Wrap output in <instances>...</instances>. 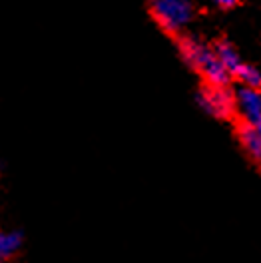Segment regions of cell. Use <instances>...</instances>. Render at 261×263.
I'll use <instances>...</instances> for the list:
<instances>
[{
	"label": "cell",
	"instance_id": "6da1fadb",
	"mask_svg": "<svg viewBox=\"0 0 261 263\" xmlns=\"http://www.w3.org/2000/svg\"><path fill=\"white\" fill-rule=\"evenodd\" d=\"M181 54L185 58V62L190 66H194L197 72L206 78V82L212 84V86H228L229 74L226 70V66L221 64L217 52L203 44H199L192 38H185L181 40Z\"/></svg>",
	"mask_w": 261,
	"mask_h": 263
},
{
	"label": "cell",
	"instance_id": "7a4b0ae2",
	"mask_svg": "<svg viewBox=\"0 0 261 263\" xmlns=\"http://www.w3.org/2000/svg\"><path fill=\"white\" fill-rule=\"evenodd\" d=\"M152 12L167 32H180L194 16L188 0H152Z\"/></svg>",
	"mask_w": 261,
	"mask_h": 263
},
{
	"label": "cell",
	"instance_id": "3957f363",
	"mask_svg": "<svg viewBox=\"0 0 261 263\" xmlns=\"http://www.w3.org/2000/svg\"><path fill=\"white\" fill-rule=\"evenodd\" d=\"M199 106L215 118H229L235 110V96L228 90V86H208L197 94Z\"/></svg>",
	"mask_w": 261,
	"mask_h": 263
},
{
	"label": "cell",
	"instance_id": "277c9868",
	"mask_svg": "<svg viewBox=\"0 0 261 263\" xmlns=\"http://www.w3.org/2000/svg\"><path fill=\"white\" fill-rule=\"evenodd\" d=\"M235 106L247 124H253L261 116V90L251 86H241L235 94Z\"/></svg>",
	"mask_w": 261,
	"mask_h": 263
},
{
	"label": "cell",
	"instance_id": "5b68a950",
	"mask_svg": "<svg viewBox=\"0 0 261 263\" xmlns=\"http://www.w3.org/2000/svg\"><path fill=\"white\" fill-rule=\"evenodd\" d=\"M239 142H241V146L245 148V152L257 162L261 164V134L255 130V126L253 124H241L239 126Z\"/></svg>",
	"mask_w": 261,
	"mask_h": 263
},
{
	"label": "cell",
	"instance_id": "8992f818",
	"mask_svg": "<svg viewBox=\"0 0 261 263\" xmlns=\"http://www.w3.org/2000/svg\"><path fill=\"white\" fill-rule=\"evenodd\" d=\"M22 231H0V259H8L22 247Z\"/></svg>",
	"mask_w": 261,
	"mask_h": 263
},
{
	"label": "cell",
	"instance_id": "52a82bcc",
	"mask_svg": "<svg viewBox=\"0 0 261 263\" xmlns=\"http://www.w3.org/2000/svg\"><path fill=\"white\" fill-rule=\"evenodd\" d=\"M215 52H217V56H219V60H221V64L226 66V70H228L231 76H235L237 74V70L241 68V60H239V56H237V52L231 48L229 44H219L217 48H215Z\"/></svg>",
	"mask_w": 261,
	"mask_h": 263
},
{
	"label": "cell",
	"instance_id": "ba28073f",
	"mask_svg": "<svg viewBox=\"0 0 261 263\" xmlns=\"http://www.w3.org/2000/svg\"><path fill=\"white\" fill-rule=\"evenodd\" d=\"M235 78L239 82H244V86H251V88H261V72L253 66L241 64V68L237 70Z\"/></svg>",
	"mask_w": 261,
	"mask_h": 263
},
{
	"label": "cell",
	"instance_id": "9c48e42d",
	"mask_svg": "<svg viewBox=\"0 0 261 263\" xmlns=\"http://www.w3.org/2000/svg\"><path fill=\"white\" fill-rule=\"evenodd\" d=\"M213 4H217V6H221V8H233V6H237L241 0H212Z\"/></svg>",
	"mask_w": 261,
	"mask_h": 263
},
{
	"label": "cell",
	"instance_id": "30bf717a",
	"mask_svg": "<svg viewBox=\"0 0 261 263\" xmlns=\"http://www.w3.org/2000/svg\"><path fill=\"white\" fill-rule=\"evenodd\" d=\"M253 126H255V130H257L261 134V116L257 118V120H255V122H253Z\"/></svg>",
	"mask_w": 261,
	"mask_h": 263
}]
</instances>
